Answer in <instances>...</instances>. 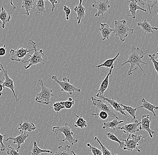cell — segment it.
<instances>
[{"mask_svg": "<svg viewBox=\"0 0 158 155\" xmlns=\"http://www.w3.org/2000/svg\"><path fill=\"white\" fill-rule=\"evenodd\" d=\"M150 53V51H143L142 49H140L139 47H135V46L132 45L131 48V53L128 60L121 64V66H124L127 64H130V68L128 71L127 75L130 76L132 75L133 72L135 71V68L136 67V71L141 70L142 72L144 74V75H146V73L144 72L143 68L141 67V64L148 65L147 63L143 62L142 59L146 54Z\"/></svg>", "mask_w": 158, "mask_h": 155, "instance_id": "cell-1", "label": "cell"}, {"mask_svg": "<svg viewBox=\"0 0 158 155\" xmlns=\"http://www.w3.org/2000/svg\"><path fill=\"white\" fill-rule=\"evenodd\" d=\"M28 44L32 45V47L34 49V53L32 55H28V57H29L28 60H25L23 61V63H29V64L27 66H25L24 68L26 70H27L31 67L34 65H36L38 64H42L45 65L43 57L45 56L43 50L42 49H40L38 50L37 49V44L35 42H34L31 39L28 40Z\"/></svg>", "mask_w": 158, "mask_h": 155, "instance_id": "cell-2", "label": "cell"}, {"mask_svg": "<svg viewBox=\"0 0 158 155\" xmlns=\"http://www.w3.org/2000/svg\"><path fill=\"white\" fill-rule=\"evenodd\" d=\"M114 36L118 37L122 42H124L128 37L129 33L133 34L134 29L129 28L127 26L125 20L114 21Z\"/></svg>", "mask_w": 158, "mask_h": 155, "instance_id": "cell-3", "label": "cell"}, {"mask_svg": "<svg viewBox=\"0 0 158 155\" xmlns=\"http://www.w3.org/2000/svg\"><path fill=\"white\" fill-rule=\"evenodd\" d=\"M38 84L41 88V91L36 95L35 100L39 103L49 105L50 103V99L54 96L53 90L44 86L43 81L40 79L38 80Z\"/></svg>", "mask_w": 158, "mask_h": 155, "instance_id": "cell-4", "label": "cell"}, {"mask_svg": "<svg viewBox=\"0 0 158 155\" xmlns=\"http://www.w3.org/2000/svg\"><path fill=\"white\" fill-rule=\"evenodd\" d=\"M52 132L58 135L59 133H63L65 136V138L60 142H65L67 141L71 144L72 145H74L75 144L78 142V139L74 138L73 135V132L72 131L71 127H69L68 123H66L64 126H55L52 128Z\"/></svg>", "mask_w": 158, "mask_h": 155, "instance_id": "cell-5", "label": "cell"}, {"mask_svg": "<svg viewBox=\"0 0 158 155\" xmlns=\"http://www.w3.org/2000/svg\"><path fill=\"white\" fill-rule=\"evenodd\" d=\"M142 137V135L137 136L134 134H132L131 135H128V138L126 139L119 138L120 140L124 142L125 144V146L123 148V150H127L128 152L135 151L138 153H141V150L138 149V146H139L138 142L141 141Z\"/></svg>", "mask_w": 158, "mask_h": 155, "instance_id": "cell-6", "label": "cell"}, {"mask_svg": "<svg viewBox=\"0 0 158 155\" xmlns=\"http://www.w3.org/2000/svg\"><path fill=\"white\" fill-rule=\"evenodd\" d=\"M52 79L59 85L61 88V92L69 93L70 95L73 94L74 92H80L81 90L70 83V79L66 77L63 79V81L59 80L57 76H53Z\"/></svg>", "mask_w": 158, "mask_h": 155, "instance_id": "cell-7", "label": "cell"}, {"mask_svg": "<svg viewBox=\"0 0 158 155\" xmlns=\"http://www.w3.org/2000/svg\"><path fill=\"white\" fill-rule=\"evenodd\" d=\"M91 100L93 104L99 111L106 112L108 114L109 117L118 119L116 114L114 112L113 108L108 103H104L101 100L97 99L93 96H92Z\"/></svg>", "mask_w": 158, "mask_h": 155, "instance_id": "cell-8", "label": "cell"}, {"mask_svg": "<svg viewBox=\"0 0 158 155\" xmlns=\"http://www.w3.org/2000/svg\"><path fill=\"white\" fill-rule=\"evenodd\" d=\"M0 67L2 69V72L3 73V76L2 79L0 80V84L2 85L4 87L8 88L11 90L14 96L16 101L17 102H19V99L15 92L14 81L10 77L8 74L7 71L5 70L2 64L1 63H0Z\"/></svg>", "mask_w": 158, "mask_h": 155, "instance_id": "cell-9", "label": "cell"}, {"mask_svg": "<svg viewBox=\"0 0 158 155\" xmlns=\"http://www.w3.org/2000/svg\"><path fill=\"white\" fill-rule=\"evenodd\" d=\"M34 50L33 48L30 50L23 48H18L16 49H11L10 51L11 60L13 62H22L25 60L26 57L28 56L30 52Z\"/></svg>", "mask_w": 158, "mask_h": 155, "instance_id": "cell-10", "label": "cell"}, {"mask_svg": "<svg viewBox=\"0 0 158 155\" xmlns=\"http://www.w3.org/2000/svg\"><path fill=\"white\" fill-rule=\"evenodd\" d=\"M92 7L98 10V12L94 15L95 17H99L101 15L102 19L104 18V14L105 13L107 12L110 14L109 9L110 7L109 4V0H100L98 2L95 1L92 5Z\"/></svg>", "mask_w": 158, "mask_h": 155, "instance_id": "cell-11", "label": "cell"}, {"mask_svg": "<svg viewBox=\"0 0 158 155\" xmlns=\"http://www.w3.org/2000/svg\"><path fill=\"white\" fill-rule=\"evenodd\" d=\"M152 117L149 114L144 115L142 116L141 121H140V125L139 126L140 131L144 130L148 132L150 138H153V136L155 134V131L151 129V125Z\"/></svg>", "mask_w": 158, "mask_h": 155, "instance_id": "cell-12", "label": "cell"}, {"mask_svg": "<svg viewBox=\"0 0 158 155\" xmlns=\"http://www.w3.org/2000/svg\"><path fill=\"white\" fill-rule=\"evenodd\" d=\"M140 122L135 120L133 123L125 124L121 127H118V129L121 130L123 133L127 135H131L140 131Z\"/></svg>", "mask_w": 158, "mask_h": 155, "instance_id": "cell-13", "label": "cell"}, {"mask_svg": "<svg viewBox=\"0 0 158 155\" xmlns=\"http://www.w3.org/2000/svg\"><path fill=\"white\" fill-rule=\"evenodd\" d=\"M129 10L128 12L130 14H128V16L131 17L133 20L135 19L136 17V12L138 10H141L144 12H147V10L139 6L138 5L137 0H129L127 2Z\"/></svg>", "mask_w": 158, "mask_h": 155, "instance_id": "cell-14", "label": "cell"}, {"mask_svg": "<svg viewBox=\"0 0 158 155\" xmlns=\"http://www.w3.org/2000/svg\"><path fill=\"white\" fill-rule=\"evenodd\" d=\"M28 137H29V135L27 134L26 132H21L20 135H19L18 136L15 137H13L12 136H10L6 140H5V141L7 142L11 140L13 141V144L17 146V150L19 151L21 146L26 142Z\"/></svg>", "mask_w": 158, "mask_h": 155, "instance_id": "cell-15", "label": "cell"}, {"mask_svg": "<svg viewBox=\"0 0 158 155\" xmlns=\"http://www.w3.org/2000/svg\"><path fill=\"white\" fill-rule=\"evenodd\" d=\"M114 67V65H113L110 68V70L107 75H106V77L101 84L99 89L97 93L95 95L96 97H98L100 96H103L104 93L108 88L110 76L111 75Z\"/></svg>", "mask_w": 158, "mask_h": 155, "instance_id": "cell-16", "label": "cell"}, {"mask_svg": "<svg viewBox=\"0 0 158 155\" xmlns=\"http://www.w3.org/2000/svg\"><path fill=\"white\" fill-rule=\"evenodd\" d=\"M98 97L102 99L103 100L108 102L111 105V106L112 107L114 110H115V111L119 112V113H121L123 116H127L126 113L124 112L123 108L120 106V104H119V102H118V101H116V100H114L113 99L104 97L103 96H100Z\"/></svg>", "mask_w": 158, "mask_h": 155, "instance_id": "cell-17", "label": "cell"}, {"mask_svg": "<svg viewBox=\"0 0 158 155\" xmlns=\"http://www.w3.org/2000/svg\"><path fill=\"white\" fill-rule=\"evenodd\" d=\"M100 28L99 30L100 31L102 36V40L104 41L107 39L109 41L110 36L112 33L114 32V30L110 27L106 23H100Z\"/></svg>", "mask_w": 158, "mask_h": 155, "instance_id": "cell-18", "label": "cell"}, {"mask_svg": "<svg viewBox=\"0 0 158 155\" xmlns=\"http://www.w3.org/2000/svg\"><path fill=\"white\" fill-rule=\"evenodd\" d=\"M138 26L142 28L143 30L142 35H146L147 33H153L154 32V30L158 31V27H153L146 18L144 19L143 22H138Z\"/></svg>", "mask_w": 158, "mask_h": 155, "instance_id": "cell-19", "label": "cell"}, {"mask_svg": "<svg viewBox=\"0 0 158 155\" xmlns=\"http://www.w3.org/2000/svg\"><path fill=\"white\" fill-rule=\"evenodd\" d=\"M83 0H80L78 5L76 6L74 8V10L77 14V24L81 23V20L85 18V8L82 5Z\"/></svg>", "mask_w": 158, "mask_h": 155, "instance_id": "cell-20", "label": "cell"}, {"mask_svg": "<svg viewBox=\"0 0 158 155\" xmlns=\"http://www.w3.org/2000/svg\"><path fill=\"white\" fill-rule=\"evenodd\" d=\"M36 129V126L33 122L24 121L19 123V131L21 132H32Z\"/></svg>", "mask_w": 158, "mask_h": 155, "instance_id": "cell-21", "label": "cell"}, {"mask_svg": "<svg viewBox=\"0 0 158 155\" xmlns=\"http://www.w3.org/2000/svg\"><path fill=\"white\" fill-rule=\"evenodd\" d=\"M49 155H77L71 149V147L68 145H60L58 148V151L54 154Z\"/></svg>", "mask_w": 158, "mask_h": 155, "instance_id": "cell-22", "label": "cell"}, {"mask_svg": "<svg viewBox=\"0 0 158 155\" xmlns=\"http://www.w3.org/2000/svg\"><path fill=\"white\" fill-rule=\"evenodd\" d=\"M11 19V16L7 13L4 6H2L0 13V23L2 24V27L3 29H5L6 25L9 22Z\"/></svg>", "mask_w": 158, "mask_h": 155, "instance_id": "cell-23", "label": "cell"}, {"mask_svg": "<svg viewBox=\"0 0 158 155\" xmlns=\"http://www.w3.org/2000/svg\"><path fill=\"white\" fill-rule=\"evenodd\" d=\"M142 105L138 108H145V109H147L148 111L152 112L153 115H154L155 117H156V115L155 110H158V106H156V105L150 103V102L147 101L145 98L142 99Z\"/></svg>", "mask_w": 158, "mask_h": 155, "instance_id": "cell-24", "label": "cell"}, {"mask_svg": "<svg viewBox=\"0 0 158 155\" xmlns=\"http://www.w3.org/2000/svg\"><path fill=\"white\" fill-rule=\"evenodd\" d=\"M45 0H37L34 6V10L35 14H39L40 17L43 14L46 13L45 11Z\"/></svg>", "mask_w": 158, "mask_h": 155, "instance_id": "cell-25", "label": "cell"}, {"mask_svg": "<svg viewBox=\"0 0 158 155\" xmlns=\"http://www.w3.org/2000/svg\"><path fill=\"white\" fill-rule=\"evenodd\" d=\"M35 0H23L22 8L24 9L25 12L23 13L22 14H26L27 16L30 15V11L34 7Z\"/></svg>", "mask_w": 158, "mask_h": 155, "instance_id": "cell-26", "label": "cell"}, {"mask_svg": "<svg viewBox=\"0 0 158 155\" xmlns=\"http://www.w3.org/2000/svg\"><path fill=\"white\" fill-rule=\"evenodd\" d=\"M124 121L123 120H121V121H118V119L117 118H114L113 120L111 121H107V122H104L103 123V126L102 128L104 130L105 129H112L113 130H115L116 128H117V126L119 124L121 123H123Z\"/></svg>", "mask_w": 158, "mask_h": 155, "instance_id": "cell-27", "label": "cell"}, {"mask_svg": "<svg viewBox=\"0 0 158 155\" xmlns=\"http://www.w3.org/2000/svg\"><path fill=\"white\" fill-rule=\"evenodd\" d=\"M140 4L148 8L150 14H152V9L158 3V0H138Z\"/></svg>", "mask_w": 158, "mask_h": 155, "instance_id": "cell-28", "label": "cell"}, {"mask_svg": "<svg viewBox=\"0 0 158 155\" xmlns=\"http://www.w3.org/2000/svg\"><path fill=\"white\" fill-rule=\"evenodd\" d=\"M31 155H40L43 153H47L52 154V151L49 150L42 149L39 148L37 145V143L35 141L33 142V146L32 148V150L30 152Z\"/></svg>", "mask_w": 158, "mask_h": 155, "instance_id": "cell-29", "label": "cell"}, {"mask_svg": "<svg viewBox=\"0 0 158 155\" xmlns=\"http://www.w3.org/2000/svg\"><path fill=\"white\" fill-rule=\"evenodd\" d=\"M120 53H118L117 55L115 56V57L113 58H110L106 60L103 63L95 66V68L97 69H99L101 67H104L107 68H110L111 67L114 65V63L116 60H118V57L119 56Z\"/></svg>", "mask_w": 158, "mask_h": 155, "instance_id": "cell-30", "label": "cell"}, {"mask_svg": "<svg viewBox=\"0 0 158 155\" xmlns=\"http://www.w3.org/2000/svg\"><path fill=\"white\" fill-rule=\"evenodd\" d=\"M74 115L77 117V120L75 122L74 127L80 128L83 129L84 128L87 127L86 121L84 119L82 116H79L77 114L74 113Z\"/></svg>", "mask_w": 158, "mask_h": 155, "instance_id": "cell-31", "label": "cell"}, {"mask_svg": "<svg viewBox=\"0 0 158 155\" xmlns=\"http://www.w3.org/2000/svg\"><path fill=\"white\" fill-rule=\"evenodd\" d=\"M106 136L108 139L110 141H114V142L118 143L119 144V148L123 149V148H124V146H125V144H124V142L121 141L119 138L116 137L114 134L111 133V132H108V133H106Z\"/></svg>", "mask_w": 158, "mask_h": 155, "instance_id": "cell-32", "label": "cell"}, {"mask_svg": "<svg viewBox=\"0 0 158 155\" xmlns=\"http://www.w3.org/2000/svg\"><path fill=\"white\" fill-rule=\"evenodd\" d=\"M119 104H120V106L123 108V110L127 111L132 116V117H133V119L135 120H136V118H137L136 113V112L137 111V109H138L137 108H134L132 107L131 106H127V105H124L123 104L121 103L120 102H119Z\"/></svg>", "mask_w": 158, "mask_h": 155, "instance_id": "cell-33", "label": "cell"}, {"mask_svg": "<svg viewBox=\"0 0 158 155\" xmlns=\"http://www.w3.org/2000/svg\"><path fill=\"white\" fill-rule=\"evenodd\" d=\"M87 146L89 148V151L93 155H102V151L98 148L94 147L90 143H88Z\"/></svg>", "mask_w": 158, "mask_h": 155, "instance_id": "cell-34", "label": "cell"}, {"mask_svg": "<svg viewBox=\"0 0 158 155\" xmlns=\"http://www.w3.org/2000/svg\"><path fill=\"white\" fill-rule=\"evenodd\" d=\"M60 103L65 107L66 109H69L72 108L75 104V101L73 100V98L69 97L66 101H60Z\"/></svg>", "mask_w": 158, "mask_h": 155, "instance_id": "cell-35", "label": "cell"}, {"mask_svg": "<svg viewBox=\"0 0 158 155\" xmlns=\"http://www.w3.org/2000/svg\"><path fill=\"white\" fill-rule=\"evenodd\" d=\"M94 140L98 142V144H99L100 145L101 147L102 155H112L111 152H110V151L108 149H107L105 146H104L102 144L101 142L99 140L97 137H95L94 138Z\"/></svg>", "mask_w": 158, "mask_h": 155, "instance_id": "cell-36", "label": "cell"}, {"mask_svg": "<svg viewBox=\"0 0 158 155\" xmlns=\"http://www.w3.org/2000/svg\"><path fill=\"white\" fill-rule=\"evenodd\" d=\"M53 107L54 111L57 113H59V112L62 109L65 108V107L61 104L60 102L53 103Z\"/></svg>", "mask_w": 158, "mask_h": 155, "instance_id": "cell-37", "label": "cell"}, {"mask_svg": "<svg viewBox=\"0 0 158 155\" xmlns=\"http://www.w3.org/2000/svg\"><path fill=\"white\" fill-rule=\"evenodd\" d=\"M149 58H150V60L152 62L153 65H154V68H155V70H156V72L157 73L158 75V62L157 61H156L155 59L156 57V54L153 53L152 54H149L148 55Z\"/></svg>", "mask_w": 158, "mask_h": 155, "instance_id": "cell-38", "label": "cell"}, {"mask_svg": "<svg viewBox=\"0 0 158 155\" xmlns=\"http://www.w3.org/2000/svg\"><path fill=\"white\" fill-rule=\"evenodd\" d=\"M6 153L8 155H20V153L19 151L16 150L10 145H8V146Z\"/></svg>", "mask_w": 158, "mask_h": 155, "instance_id": "cell-39", "label": "cell"}, {"mask_svg": "<svg viewBox=\"0 0 158 155\" xmlns=\"http://www.w3.org/2000/svg\"><path fill=\"white\" fill-rule=\"evenodd\" d=\"M92 114L93 116H99L100 118L102 120H106L109 117L107 112L105 111H100V112L98 113H92Z\"/></svg>", "mask_w": 158, "mask_h": 155, "instance_id": "cell-40", "label": "cell"}, {"mask_svg": "<svg viewBox=\"0 0 158 155\" xmlns=\"http://www.w3.org/2000/svg\"><path fill=\"white\" fill-rule=\"evenodd\" d=\"M63 10L65 13V15H66V19L67 20H69V16L72 13V10L70 8V5L69 6H64Z\"/></svg>", "mask_w": 158, "mask_h": 155, "instance_id": "cell-41", "label": "cell"}, {"mask_svg": "<svg viewBox=\"0 0 158 155\" xmlns=\"http://www.w3.org/2000/svg\"><path fill=\"white\" fill-rule=\"evenodd\" d=\"M6 135H2L0 133V145H1V149L0 150L2 152H4L6 150V147L3 143L4 138Z\"/></svg>", "mask_w": 158, "mask_h": 155, "instance_id": "cell-42", "label": "cell"}, {"mask_svg": "<svg viewBox=\"0 0 158 155\" xmlns=\"http://www.w3.org/2000/svg\"><path fill=\"white\" fill-rule=\"evenodd\" d=\"M6 44H4L3 47L0 48V57H3L6 55Z\"/></svg>", "mask_w": 158, "mask_h": 155, "instance_id": "cell-43", "label": "cell"}, {"mask_svg": "<svg viewBox=\"0 0 158 155\" xmlns=\"http://www.w3.org/2000/svg\"><path fill=\"white\" fill-rule=\"evenodd\" d=\"M46 0H45V1ZM52 5V9H51V11L52 12H54V9L55 8V5L58 3V1L57 0H48Z\"/></svg>", "mask_w": 158, "mask_h": 155, "instance_id": "cell-44", "label": "cell"}, {"mask_svg": "<svg viewBox=\"0 0 158 155\" xmlns=\"http://www.w3.org/2000/svg\"><path fill=\"white\" fill-rule=\"evenodd\" d=\"M4 88V87L2 85L0 84V96H2L3 95V90Z\"/></svg>", "mask_w": 158, "mask_h": 155, "instance_id": "cell-45", "label": "cell"}, {"mask_svg": "<svg viewBox=\"0 0 158 155\" xmlns=\"http://www.w3.org/2000/svg\"><path fill=\"white\" fill-rule=\"evenodd\" d=\"M13 0H10V5L12 6L13 8V9L16 10V7L14 5V4L13 3Z\"/></svg>", "mask_w": 158, "mask_h": 155, "instance_id": "cell-46", "label": "cell"}, {"mask_svg": "<svg viewBox=\"0 0 158 155\" xmlns=\"http://www.w3.org/2000/svg\"><path fill=\"white\" fill-rule=\"evenodd\" d=\"M156 57H155V59H156V61H157L158 62V53H156Z\"/></svg>", "mask_w": 158, "mask_h": 155, "instance_id": "cell-47", "label": "cell"}, {"mask_svg": "<svg viewBox=\"0 0 158 155\" xmlns=\"http://www.w3.org/2000/svg\"><path fill=\"white\" fill-rule=\"evenodd\" d=\"M2 69H1V68H0V72H2Z\"/></svg>", "mask_w": 158, "mask_h": 155, "instance_id": "cell-48", "label": "cell"}, {"mask_svg": "<svg viewBox=\"0 0 158 155\" xmlns=\"http://www.w3.org/2000/svg\"><path fill=\"white\" fill-rule=\"evenodd\" d=\"M114 155H118L117 154H114Z\"/></svg>", "mask_w": 158, "mask_h": 155, "instance_id": "cell-49", "label": "cell"}, {"mask_svg": "<svg viewBox=\"0 0 158 155\" xmlns=\"http://www.w3.org/2000/svg\"></svg>", "mask_w": 158, "mask_h": 155, "instance_id": "cell-50", "label": "cell"}, {"mask_svg": "<svg viewBox=\"0 0 158 155\" xmlns=\"http://www.w3.org/2000/svg\"><path fill=\"white\" fill-rule=\"evenodd\" d=\"M0 97H1V96H0Z\"/></svg>", "mask_w": 158, "mask_h": 155, "instance_id": "cell-51", "label": "cell"}]
</instances>
